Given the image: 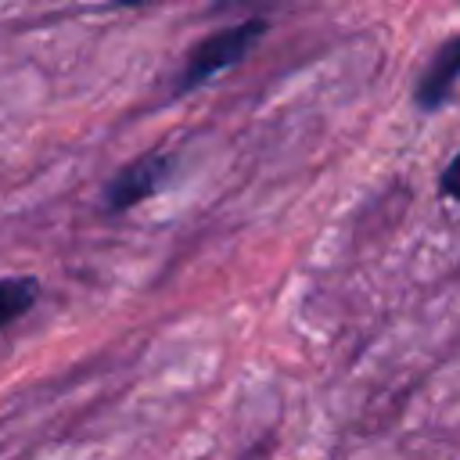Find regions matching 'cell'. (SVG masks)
Wrapping results in <instances>:
<instances>
[{"mask_svg": "<svg viewBox=\"0 0 460 460\" xmlns=\"http://www.w3.org/2000/svg\"><path fill=\"white\" fill-rule=\"evenodd\" d=\"M40 298L36 277H0V331L14 323L22 313H29Z\"/></svg>", "mask_w": 460, "mask_h": 460, "instance_id": "4", "label": "cell"}, {"mask_svg": "<svg viewBox=\"0 0 460 460\" xmlns=\"http://www.w3.org/2000/svg\"><path fill=\"white\" fill-rule=\"evenodd\" d=\"M456 79H460V32L449 36L435 54L431 61L424 65V72L417 75V86H413V101L420 111H438L453 90H456Z\"/></svg>", "mask_w": 460, "mask_h": 460, "instance_id": "3", "label": "cell"}, {"mask_svg": "<svg viewBox=\"0 0 460 460\" xmlns=\"http://www.w3.org/2000/svg\"><path fill=\"white\" fill-rule=\"evenodd\" d=\"M172 176V151H144L140 158H133L129 165H122L108 187H104V208L108 212H126L133 205H140L144 198L158 194V187H165Z\"/></svg>", "mask_w": 460, "mask_h": 460, "instance_id": "2", "label": "cell"}, {"mask_svg": "<svg viewBox=\"0 0 460 460\" xmlns=\"http://www.w3.org/2000/svg\"><path fill=\"white\" fill-rule=\"evenodd\" d=\"M266 29H270V25H266L262 18H248V22H241V25H230V29H219V32L205 36V40L187 54L183 72H180L176 83H172V93L198 90L205 79H212V75L234 68L237 61H244V58L259 47V40L266 36Z\"/></svg>", "mask_w": 460, "mask_h": 460, "instance_id": "1", "label": "cell"}, {"mask_svg": "<svg viewBox=\"0 0 460 460\" xmlns=\"http://www.w3.org/2000/svg\"><path fill=\"white\" fill-rule=\"evenodd\" d=\"M438 194L460 201V151H456V155L449 158V165L442 169V176H438Z\"/></svg>", "mask_w": 460, "mask_h": 460, "instance_id": "5", "label": "cell"}]
</instances>
